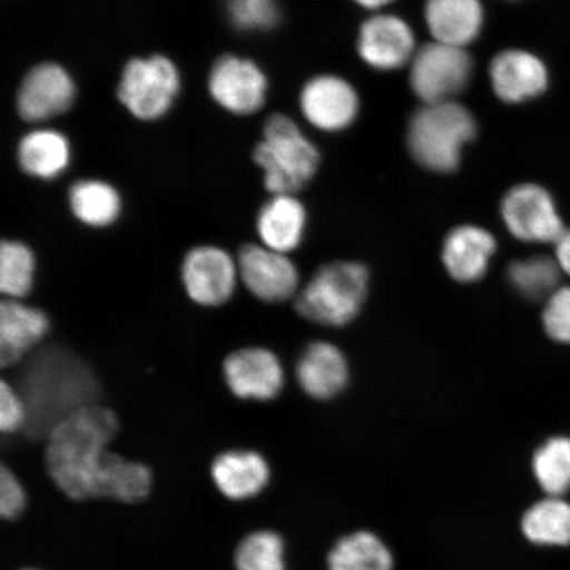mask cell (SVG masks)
I'll return each instance as SVG.
<instances>
[{"label": "cell", "mask_w": 570, "mask_h": 570, "mask_svg": "<svg viewBox=\"0 0 570 570\" xmlns=\"http://www.w3.org/2000/svg\"><path fill=\"white\" fill-rule=\"evenodd\" d=\"M119 432L117 413L102 404L73 413L48 434L46 463L56 487L73 501L102 498Z\"/></svg>", "instance_id": "cell-1"}, {"label": "cell", "mask_w": 570, "mask_h": 570, "mask_svg": "<svg viewBox=\"0 0 570 570\" xmlns=\"http://www.w3.org/2000/svg\"><path fill=\"white\" fill-rule=\"evenodd\" d=\"M17 390L27 409L26 431L45 439L75 412L99 404L101 395L88 363L63 347L47 348L36 355Z\"/></svg>", "instance_id": "cell-2"}, {"label": "cell", "mask_w": 570, "mask_h": 570, "mask_svg": "<svg viewBox=\"0 0 570 570\" xmlns=\"http://www.w3.org/2000/svg\"><path fill=\"white\" fill-rule=\"evenodd\" d=\"M253 159L265 174L269 194L295 195L315 176L320 155L294 120L274 114L266 120Z\"/></svg>", "instance_id": "cell-3"}, {"label": "cell", "mask_w": 570, "mask_h": 570, "mask_svg": "<svg viewBox=\"0 0 570 570\" xmlns=\"http://www.w3.org/2000/svg\"><path fill=\"white\" fill-rule=\"evenodd\" d=\"M475 132V120L466 107L454 101L424 105L411 119L410 151L420 166L433 173H453L460 166L462 148Z\"/></svg>", "instance_id": "cell-4"}, {"label": "cell", "mask_w": 570, "mask_h": 570, "mask_svg": "<svg viewBox=\"0 0 570 570\" xmlns=\"http://www.w3.org/2000/svg\"><path fill=\"white\" fill-rule=\"evenodd\" d=\"M368 292L361 263L334 262L317 269L295 302L298 315L324 326H344L358 316Z\"/></svg>", "instance_id": "cell-5"}, {"label": "cell", "mask_w": 570, "mask_h": 570, "mask_svg": "<svg viewBox=\"0 0 570 570\" xmlns=\"http://www.w3.org/2000/svg\"><path fill=\"white\" fill-rule=\"evenodd\" d=\"M181 90V75L176 63L164 55L126 62L118 83L119 102L134 118L154 122L167 116Z\"/></svg>", "instance_id": "cell-6"}, {"label": "cell", "mask_w": 570, "mask_h": 570, "mask_svg": "<svg viewBox=\"0 0 570 570\" xmlns=\"http://www.w3.org/2000/svg\"><path fill=\"white\" fill-rule=\"evenodd\" d=\"M473 61L465 48L433 41L416 51L410 82L424 105L451 102L472 78Z\"/></svg>", "instance_id": "cell-7"}, {"label": "cell", "mask_w": 570, "mask_h": 570, "mask_svg": "<svg viewBox=\"0 0 570 570\" xmlns=\"http://www.w3.org/2000/svg\"><path fill=\"white\" fill-rule=\"evenodd\" d=\"M501 214L511 235L524 244H552L567 230L550 190L524 183L511 188L502 199Z\"/></svg>", "instance_id": "cell-8"}, {"label": "cell", "mask_w": 570, "mask_h": 570, "mask_svg": "<svg viewBox=\"0 0 570 570\" xmlns=\"http://www.w3.org/2000/svg\"><path fill=\"white\" fill-rule=\"evenodd\" d=\"M213 101L234 116H252L266 104L268 81L258 63L224 55L214 61L208 77Z\"/></svg>", "instance_id": "cell-9"}, {"label": "cell", "mask_w": 570, "mask_h": 570, "mask_svg": "<svg viewBox=\"0 0 570 570\" xmlns=\"http://www.w3.org/2000/svg\"><path fill=\"white\" fill-rule=\"evenodd\" d=\"M239 279L237 259L217 246H197L184 256L181 282L185 294L197 305H224Z\"/></svg>", "instance_id": "cell-10"}, {"label": "cell", "mask_w": 570, "mask_h": 570, "mask_svg": "<svg viewBox=\"0 0 570 570\" xmlns=\"http://www.w3.org/2000/svg\"><path fill=\"white\" fill-rule=\"evenodd\" d=\"M237 265L240 282L263 303L288 302L301 291V275L287 254L248 244L239 248Z\"/></svg>", "instance_id": "cell-11"}, {"label": "cell", "mask_w": 570, "mask_h": 570, "mask_svg": "<svg viewBox=\"0 0 570 570\" xmlns=\"http://www.w3.org/2000/svg\"><path fill=\"white\" fill-rule=\"evenodd\" d=\"M76 97L77 85L69 71L57 62H41L21 81L17 110L28 124L47 122L66 114Z\"/></svg>", "instance_id": "cell-12"}, {"label": "cell", "mask_w": 570, "mask_h": 570, "mask_svg": "<svg viewBox=\"0 0 570 570\" xmlns=\"http://www.w3.org/2000/svg\"><path fill=\"white\" fill-rule=\"evenodd\" d=\"M223 372L227 389L242 401H273L284 387V368L265 347H242L226 356Z\"/></svg>", "instance_id": "cell-13"}, {"label": "cell", "mask_w": 570, "mask_h": 570, "mask_svg": "<svg viewBox=\"0 0 570 570\" xmlns=\"http://www.w3.org/2000/svg\"><path fill=\"white\" fill-rule=\"evenodd\" d=\"M301 109L305 119L318 130L341 131L354 122L360 99L344 78L318 76L304 85Z\"/></svg>", "instance_id": "cell-14"}, {"label": "cell", "mask_w": 570, "mask_h": 570, "mask_svg": "<svg viewBox=\"0 0 570 570\" xmlns=\"http://www.w3.org/2000/svg\"><path fill=\"white\" fill-rule=\"evenodd\" d=\"M490 80L495 95L505 104H523L543 96L550 87V69L538 55L508 49L490 63Z\"/></svg>", "instance_id": "cell-15"}, {"label": "cell", "mask_w": 570, "mask_h": 570, "mask_svg": "<svg viewBox=\"0 0 570 570\" xmlns=\"http://www.w3.org/2000/svg\"><path fill=\"white\" fill-rule=\"evenodd\" d=\"M415 42V35L405 20L375 16L361 27L358 53L376 70H395L412 61L416 53Z\"/></svg>", "instance_id": "cell-16"}, {"label": "cell", "mask_w": 570, "mask_h": 570, "mask_svg": "<svg viewBox=\"0 0 570 570\" xmlns=\"http://www.w3.org/2000/svg\"><path fill=\"white\" fill-rule=\"evenodd\" d=\"M51 331L47 313L16 298L0 303V366L18 365Z\"/></svg>", "instance_id": "cell-17"}, {"label": "cell", "mask_w": 570, "mask_h": 570, "mask_svg": "<svg viewBox=\"0 0 570 570\" xmlns=\"http://www.w3.org/2000/svg\"><path fill=\"white\" fill-rule=\"evenodd\" d=\"M495 252L493 234L480 226L462 225L446 235L443 262L454 281L474 283L487 275Z\"/></svg>", "instance_id": "cell-18"}, {"label": "cell", "mask_w": 570, "mask_h": 570, "mask_svg": "<svg viewBox=\"0 0 570 570\" xmlns=\"http://www.w3.org/2000/svg\"><path fill=\"white\" fill-rule=\"evenodd\" d=\"M210 473L219 493L232 501H245L258 495L269 481L266 459L247 449L219 453L212 463Z\"/></svg>", "instance_id": "cell-19"}, {"label": "cell", "mask_w": 570, "mask_h": 570, "mask_svg": "<svg viewBox=\"0 0 570 570\" xmlns=\"http://www.w3.org/2000/svg\"><path fill=\"white\" fill-rule=\"evenodd\" d=\"M296 377L306 395L325 401L346 387L347 361L330 342H313L297 361Z\"/></svg>", "instance_id": "cell-20"}, {"label": "cell", "mask_w": 570, "mask_h": 570, "mask_svg": "<svg viewBox=\"0 0 570 570\" xmlns=\"http://www.w3.org/2000/svg\"><path fill=\"white\" fill-rule=\"evenodd\" d=\"M424 17L434 41L465 48L481 33L480 0H426Z\"/></svg>", "instance_id": "cell-21"}, {"label": "cell", "mask_w": 570, "mask_h": 570, "mask_svg": "<svg viewBox=\"0 0 570 570\" xmlns=\"http://www.w3.org/2000/svg\"><path fill=\"white\" fill-rule=\"evenodd\" d=\"M306 227V210L295 195H274L256 217L261 244L288 254L301 246Z\"/></svg>", "instance_id": "cell-22"}, {"label": "cell", "mask_w": 570, "mask_h": 570, "mask_svg": "<svg viewBox=\"0 0 570 570\" xmlns=\"http://www.w3.org/2000/svg\"><path fill=\"white\" fill-rule=\"evenodd\" d=\"M17 159L20 169L28 176L52 181L70 166V141L66 135L52 128H36L20 139Z\"/></svg>", "instance_id": "cell-23"}, {"label": "cell", "mask_w": 570, "mask_h": 570, "mask_svg": "<svg viewBox=\"0 0 570 570\" xmlns=\"http://www.w3.org/2000/svg\"><path fill=\"white\" fill-rule=\"evenodd\" d=\"M71 214L92 229L116 224L122 213V198L111 184L87 178L71 185L68 195Z\"/></svg>", "instance_id": "cell-24"}, {"label": "cell", "mask_w": 570, "mask_h": 570, "mask_svg": "<svg viewBox=\"0 0 570 570\" xmlns=\"http://www.w3.org/2000/svg\"><path fill=\"white\" fill-rule=\"evenodd\" d=\"M522 531L527 540L533 544L569 547L570 503L562 497L541 499L525 511Z\"/></svg>", "instance_id": "cell-25"}, {"label": "cell", "mask_w": 570, "mask_h": 570, "mask_svg": "<svg viewBox=\"0 0 570 570\" xmlns=\"http://www.w3.org/2000/svg\"><path fill=\"white\" fill-rule=\"evenodd\" d=\"M327 564L331 570H392L394 561L381 539L361 531L342 538L334 546Z\"/></svg>", "instance_id": "cell-26"}, {"label": "cell", "mask_w": 570, "mask_h": 570, "mask_svg": "<svg viewBox=\"0 0 570 570\" xmlns=\"http://www.w3.org/2000/svg\"><path fill=\"white\" fill-rule=\"evenodd\" d=\"M561 269L546 255L512 262L508 269L511 287L527 301H547L560 287Z\"/></svg>", "instance_id": "cell-27"}, {"label": "cell", "mask_w": 570, "mask_h": 570, "mask_svg": "<svg viewBox=\"0 0 570 570\" xmlns=\"http://www.w3.org/2000/svg\"><path fill=\"white\" fill-rule=\"evenodd\" d=\"M532 472L548 497H562L570 490V438L554 436L538 448Z\"/></svg>", "instance_id": "cell-28"}, {"label": "cell", "mask_w": 570, "mask_h": 570, "mask_svg": "<svg viewBox=\"0 0 570 570\" xmlns=\"http://www.w3.org/2000/svg\"><path fill=\"white\" fill-rule=\"evenodd\" d=\"M36 258L24 242L4 239L0 244V292L3 298L23 301L35 284Z\"/></svg>", "instance_id": "cell-29"}, {"label": "cell", "mask_w": 570, "mask_h": 570, "mask_svg": "<svg viewBox=\"0 0 570 570\" xmlns=\"http://www.w3.org/2000/svg\"><path fill=\"white\" fill-rule=\"evenodd\" d=\"M237 570H285L284 544L279 534L258 531L242 540L235 553Z\"/></svg>", "instance_id": "cell-30"}, {"label": "cell", "mask_w": 570, "mask_h": 570, "mask_svg": "<svg viewBox=\"0 0 570 570\" xmlns=\"http://www.w3.org/2000/svg\"><path fill=\"white\" fill-rule=\"evenodd\" d=\"M226 13L234 28L242 32H265L281 23L276 0H227Z\"/></svg>", "instance_id": "cell-31"}, {"label": "cell", "mask_w": 570, "mask_h": 570, "mask_svg": "<svg viewBox=\"0 0 570 570\" xmlns=\"http://www.w3.org/2000/svg\"><path fill=\"white\" fill-rule=\"evenodd\" d=\"M541 321L548 337L570 345V287H559L547 298Z\"/></svg>", "instance_id": "cell-32"}, {"label": "cell", "mask_w": 570, "mask_h": 570, "mask_svg": "<svg viewBox=\"0 0 570 570\" xmlns=\"http://www.w3.org/2000/svg\"><path fill=\"white\" fill-rule=\"evenodd\" d=\"M27 424V409L19 391L9 382H0V431L16 433Z\"/></svg>", "instance_id": "cell-33"}, {"label": "cell", "mask_w": 570, "mask_h": 570, "mask_svg": "<svg viewBox=\"0 0 570 570\" xmlns=\"http://www.w3.org/2000/svg\"><path fill=\"white\" fill-rule=\"evenodd\" d=\"M27 495L23 484L12 470L2 465L0 470V512L4 519H17L26 508Z\"/></svg>", "instance_id": "cell-34"}, {"label": "cell", "mask_w": 570, "mask_h": 570, "mask_svg": "<svg viewBox=\"0 0 570 570\" xmlns=\"http://www.w3.org/2000/svg\"><path fill=\"white\" fill-rule=\"evenodd\" d=\"M554 261L562 274L570 276V229H567L554 244Z\"/></svg>", "instance_id": "cell-35"}, {"label": "cell", "mask_w": 570, "mask_h": 570, "mask_svg": "<svg viewBox=\"0 0 570 570\" xmlns=\"http://www.w3.org/2000/svg\"><path fill=\"white\" fill-rule=\"evenodd\" d=\"M355 2L367 10H380L382 7L390 4L392 0H355Z\"/></svg>", "instance_id": "cell-36"}]
</instances>
